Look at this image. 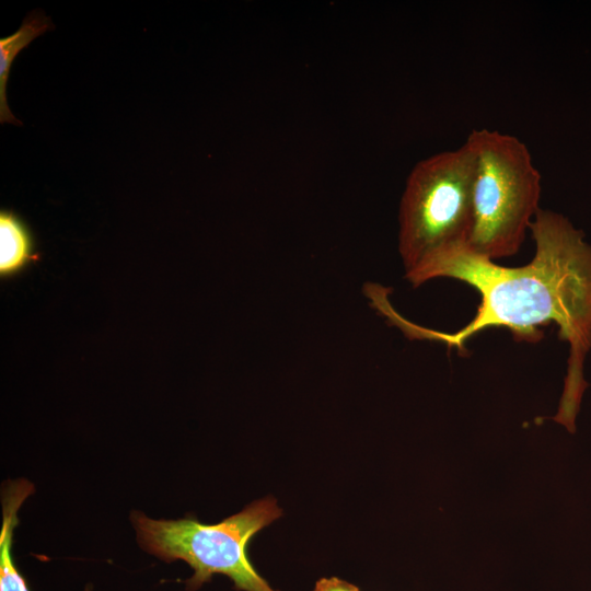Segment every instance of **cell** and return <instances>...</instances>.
<instances>
[{
    "instance_id": "obj_1",
    "label": "cell",
    "mask_w": 591,
    "mask_h": 591,
    "mask_svg": "<svg viewBox=\"0 0 591 591\" xmlns=\"http://www.w3.org/2000/svg\"><path fill=\"white\" fill-rule=\"evenodd\" d=\"M530 231L535 241L533 259L521 267H505L472 253L466 245L440 254L405 278L418 287L448 277L477 290L480 303L472 321L454 333L419 326L391 304L387 289L371 285L370 304L409 339L441 341L462 349L468 338L488 327H507L514 339L529 343L543 337L541 325L555 323L559 338L569 344L564 393L554 419L575 432L583 391V361L591 348V246L561 215L540 209Z\"/></svg>"
},
{
    "instance_id": "obj_2",
    "label": "cell",
    "mask_w": 591,
    "mask_h": 591,
    "mask_svg": "<svg viewBox=\"0 0 591 591\" xmlns=\"http://www.w3.org/2000/svg\"><path fill=\"white\" fill-rule=\"evenodd\" d=\"M466 141L475 159L466 247L495 262L519 251L541 209L542 177L526 144L515 136L482 128Z\"/></svg>"
},
{
    "instance_id": "obj_3",
    "label": "cell",
    "mask_w": 591,
    "mask_h": 591,
    "mask_svg": "<svg viewBox=\"0 0 591 591\" xmlns=\"http://www.w3.org/2000/svg\"><path fill=\"white\" fill-rule=\"evenodd\" d=\"M471 144L434 153L410 171L399 204L398 251L405 275L467 244L473 225Z\"/></svg>"
},
{
    "instance_id": "obj_4",
    "label": "cell",
    "mask_w": 591,
    "mask_h": 591,
    "mask_svg": "<svg viewBox=\"0 0 591 591\" xmlns=\"http://www.w3.org/2000/svg\"><path fill=\"white\" fill-rule=\"evenodd\" d=\"M281 513L276 499L266 497L217 524L193 517L154 520L139 511L130 520L147 553L167 563L184 560L194 569L186 581L188 591L200 588L213 573L228 576L237 590L276 591L255 571L245 551L248 541Z\"/></svg>"
},
{
    "instance_id": "obj_5",
    "label": "cell",
    "mask_w": 591,
    "mask_h": 591,
    "mask_svg": "<svg viewBox=\"0 0 591 591\" xmlns=\"http://www.w3.org/2000/svg\"><path fill=\"white\" fill-rule=\"evenodd\" d=\"M34 493V485L25 478L7 480L1 490L2 524L0 530V591H30L12 556L18 510Z\"/></svg>"
},
{
    "instance_id": "obj_6",
    "label": "cell",
    "mask_w": 591,
    "mask_h": 591,
    "mask_svg": "<svg viewBox=\"0 0 591 591\" xmlns=\"http://www.w3.org/2000/svg\"><path fill=\"white\" fill-rule=\"evenodd\" d=\"M37 259L27 225L13 211L0 212V275L10 277Z\"/></svg>"
},
{
    "instance_id": "obj_7",
    "label": "cell",
    "mask_w": 591,
    "mask_h": 591,
    "mask_svg": "<svg viewBox=\"0 0 591 591\" xmlns=\"http://www.w3.org/2000/svg\"><path fill=\"white\" fill-rule=\"evenodd\" d=\"M50 27L47 16L33 12L26 16L20 28L12 35L0 38V121L21 125L11 113L5 96V86L11 65L16 55L37 36Z\"/></svg>"
},
{
    "instance_id": "obj_8",
    "label": "cell",
    "mask_w": 591,
    "mask_h": 591,
    "mask_svg": "<svg viewBox=\"0 0 591 591\" xmlns=\"http://www.w3.org/2000/svg\"><path fill=\"white\" fill-rule=\"evenodd\" d=\"M313 591H359V588L336 577L321 578Z\"/></svg>"
}]
</instances>
